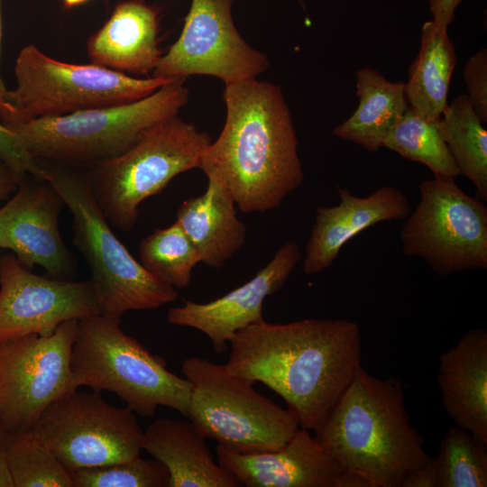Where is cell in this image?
<instances>
[{"mask_svg":"<svg viewBox=\"0 0 487 487\" xmlns=\"http://www.w3.org/2000/svg\"><path fill=\"white\" fill-rule=\"evenodd\" d=\"M336 487H371L369 482L354 473L343 472Z\"/></svg>","mask_w":487,"mask_h":487,"instance_id":"cell-36","label":"cell"},{"mask_svg":"<svg viewBox=\"0 0 487 487\" xmlns=\"http://www.w3.org/2000/svg\"><path fill=\"white\" fill-rule=\"evenodd\" d=\"M0 158L13 171L18 185L29 177L44 179L40 161L29 152L18 134L1 122Z\"/></svg>","mask_w":487,"mask_h":487,"instance_id":"cell-31","label":"cell"},{"mask_svg":"<svg viewBox=\"0 0 487 487\" xmlns=\"http://www.w3.org/2000/svg\"><path fill=\"white\" fill-rule=\"evenodd\" d=\"M184 81L167 84L133 102L38 117L8 127L37 160L89 167L122 154L151 125L177 115L188 101Z\"/></svg>","mask_w":487,"mask_h":487,"instance_id":"cell-6","label":"cell"},{"mask_svg":"<svg viewBox=\"0 0 487 487\" xmlns=\"http://www.w3.org/2000/svg\"><path fill=\"white\" fill-rule=\"evenodd\" d=\"M211 142L208 133L177 115L144 130L122 154L89 166L93 193L110 225L130 231L140 204L163 190L177 175L200 168Z\"/></svg>","mask_w":487,"mask_h":487,"instance_id":"cell-7","label":"cell"},{"mask_svg":"<svg viewBox=\"0 0 487 487\" xmlns=\"http://www.w3.org/2000/svg\"><path fill=\"white\" fill-rule=\"evenodd\" d=\"M31 431L70 472L132 459L143 446L134 412L94 391L76 390L56 400Z\"/></svg>","mask_w":487,"mask_h":487,"instance_id":"cell-11","label":"cell"},{"mask_svg":"<svg viewBox=\"0 0 487 487\" xmlns=\"http://www.w3.org/2000/svg\"><path fill=\"white\" fill-rule=\"evenodd\" d=\"M217 461L247 487H336L343 470L308 429L279 449L242 453L218 445Z\"/></svg>","mask_w":487,"mask_h":487,"instance_id":"cell-17","label":"cell"},{"mask_svg":"<svg viewBox=\"0 0 487 487\" xmlns=\"http://www.w3.org/2000/svg\"><path fill=\"white\" fill-rule=\"evenodd\" d=\"M442 406L455 426L487 444V332L468 330L441 354Z\"/></svg>","mask_w":487,"mask_h":487,"instance_id":"cell-19","label":"cell"},{"mask_svg":"<svg viewBox=\"0 0 487 487\" xmlns=\"http://www.w3.org/2000/svg\"><path fill=\"white\" fill-rule=\"evenodd\" d=\"M14 75L16 87L4 93L15 111L14 124L133 102L179 80L133 77L93 63H67L48 56L34 44L19 52Z\"/></svg>","mask_w":487,"mask_h":487,"instance_id":"cell-9","label":"cell"},{"mask_svg":"<svg viewBox=\"0 0 487 487\" xmlns=\"http://www.w3.org/2000/svg\"><path fill=\"white\" fill-rule=\"evenodd\" d=\"M419 201L400 231L406 256L422 258L440 276L487 268V207L454 178L418 185Z\"/></svg>","mask_w":487,"mask_h":487,"instance_id":"cell-10","label":"cell"},{"mask_svg":"<svg viewBox=\"0 0 487 487\" xmlns=\"http://www.w3.org/2000/svg\"><path fill=\"white\" fill-rule=\"evenodd\" d=\"M40 163L44 179L72 214L74 244L89 269L100 314L121 319L126 311L153 309L176 300V289L152 276L114 234L87 171L58 162Z\"/></svg>","mask_w":487,"mask_h":487,"instance_id":"cell-4","label":"cell"},{"mask_svg":"<svg viewBox=\"0 0 487 487\" xmlns=\"http://www.w3.org/2000/svg\"><path fill=\"white\" fill-rule=\"evenodd\" d=\"M62 206L48 180L27 179L0 208V248L30 270L39 265L50 277L68 280L73 265L59 228Z\"/></svg>","mask_w":487,"mask_h":487,"instance_id":"cell-15","label":"cell"},{"mask_svg":"<svg viewBox=\"0 0 487 487\" xmlns=\"http://www.w3.org/2000/svg\"><path fill=\"white\" fill-rule=\"evenodd\" d=\"M74 487H169L170 473L156 459L129 460L71 471Z\"/></svg>","mask_w":487,"mask_h":487,"instance_id":"cell-30","label":"cell"},{"mask_svg":"<svg viewBox=\"0 0 487 487\" xmlns=\"http://www.w3.org/2000/svg\"><path fill=\"white\" fill-rule=\"evenodd\" d=\"M336 206L318 207L305 249L303 270L313 275L329 268L342 247L363 230L384 221L405 219L410 213L406 195L385 185L367 197L353 195L348 188L337 190Z\"/></svg>","mask_w":487,"mask_h":487,"instance_id":"cell-18","label":"cell"},{"mask_svg":"<svg viewBox=\"0 0 487 487\" xmlns=\"http://www.w3.org/2000/svg\"><path fill=\"white\" fill-rule=\"evenodd\" d=\"M438 121H428L409 106L385 137L383 147L426 165L435 177L455 179L460 173Z\"/></svg>","mask_w":487,"mask_h":487,"instance_id":"cell-26","label":"cell"},{"mask_svg":"<svg viewBox=\"0 0 487 487\" xmlns=\"http://www.w3.org/2000/svg\"><path fill=\"white\" fill-rule=\"evenodd\" d=\"M314 431L343 472L361 475L371 487H401L431 458L409 422L400 381L374 377L362 365Z\"/></svg>","mask_w":487,"mask_h":487,"instance_id":"cell-3","label":"cell"},{"mask_svg":"<svg viewBox=\"0 0 487 487\" xmlns=\"http://www.w3.org/2000/svg\"><path fill=\"white\" fill-rule=\"evenodd\" d=\"M436 487H486L487 444L457 426L440 443Z\"/></svg>","mask_w":487,"mask_h":487,"instance_id":"cell-29","label":"cell"},{"mask_svg":"<svg viewBox=\"0 0 487 487\" xmlns=\"http://www.w3.org/2000/svg\"><path fill=\"white\" fill-rule=\"evenodd\" d=\"M457 57L447 27L434 21L422 26L418 54L405 83L408 103L428 121H438L447 106Z\"/></svg>","mask_w":487,"mask_h":487,"instance_id":"cell-24","label":"cell"},{"mask_svg":"<svg viewBox=\"0 0 487 487\" xmlns=\"http://www.w3.org/2000/svg\"><path fill=\"white\" fill-rule=\"evenodd\" d=\"M206 439L187 418H161L143 431L142 449L167 468L169 487L242 486L215 462Z\"/></svg>","mask_w":487,"mask_h":487,"instance_id":"cell-21","label":"cell"},{"mask_svg":"<svg viewBox=\"0 0 487 487\" xmlns=\"http://www.w3.org/2000/svg\"><path fill=\"white\" fill-rule=\"evenodd\" d=\"M0 444L14 487H74L71 472L31 430L5 432Z\"/></svg>","mask_w":487,"mask_h":487,"instance_id":"cell-27","label":"cell"},{"mask_svg":"<svg viewBox=\"0 0 487 487\" xmlns=\"http://www.w3.org/2000/svg\"><path fill=\"white\" fill-rule=\"evenodd\" d=\"M0 97L4 98V93L0 92Z\"/></svg>","mask_w":487,"mask_h":487,"instance_id":"cell-42","label":"cell"},{"mask_svg":"<svg viewBox=\"0 0 487 487\" xmlns=\"http://www.w3.org/2000/svg\"><path fill=\"white\" fill-rule=\"evenodd\" d=\"M464 80L467 98L482 123L487 122V50L482 48L464 65Z\"/></svg>","mask_w":487,"mask_h":487,"instance_id":"cell-32","label":"cell"},{"mask_svg":"<svg viewBox=\"0 0 487 487\" xmlns=\"http://www.w3.org/2000/svg\"><path fill=\"white\" fill-rule=\"evenodd\" d=\"M207 177V190L179 206L176 222L194 244L200 262L218 269L244 244L247 228L236 216L229 189L216 178Z\"/></svg>","mask_w":487,"mask_h":487,"instance_id":"cell-22","label":"cell"},{"mask_svg":"<svg viewBox=\"0 0 487 487\" xmlns=\"http://www.w3.org/2000/svg\"><path fill=\"white\" fill-rule=\"evenodd\" d=\"M355 75L357 108L333 133L375 152L409 106L405 83L391 82L369 67L359 69Z\"/></svg>","mask_w":487,"mask_h":487,"instance_id":"cell-23","label":"cell"},{"mask_svg":"<svg viewBox=\"0 0 487 487\" xmlns=\"http://www.w3.org/2000/svg\"><path fill=\"white\" fill-rule=\"evenodd\" d=\"M100 314L89 280L39 276L15 256L0 259V344L27 335H49L69 320Z\"/></svg>","mask_w":487,"mask_h":487,"instance_id":"cell-14","label":"cell"},{"mask_svg":"<svg viewBox=\"0 0 487 487\" xmlns=\"http://www.w3.org/2000/svg\"><path fill=\"white\" fill-rule=\"evenodd\" d=\"M300 259L297 242L288 240L250 280L207 303L184 301L169 310L168 321L201 331L210 339L214 352L224 354L239 330L264 319L265 299L284 285Z\"/></svg>","mask_w":487,"mask_h":487,"instance_id":"cell-16","label":"cell"},{"mask_svg":"<svg viewBox=\"0 0 487 487\" xmlns=\"http://www.w3.org/2000/svg\"><path fill=\"white\" fill-rule=\"evenodd\" d=\"M120 318L96 314L78 321L71 354L76 384L115 393L133 412L153 417L165 406L188 417L190 385L166 361L120 327Z\"/></svg>","mask_w":487,"mask_h":487,"instance_id":"cell-5","label":"cell"},{"mask_svg":"<svg viewBox=\"0 0 487 487\" xmlns=\"http://www.w3.org/2000/svg\"><path fill=\"white\" fill-rule=\"evenodd\" d=\"M5 430L3 429L1 424H0V441L2 440L4 435H5Z\"/></svg>","mask_w":487,"mask_h":487,"instance_id":"cell-41","label":"cell"},{"mask_svg":"<svg viewBox=\"0 0 487 487\" xmlns=\"http://www.w3.org/2000/svg\"><path fill=\"white\" fill-rule=\"evenodd\" d=\"M0 122L10 126L15 122V111L5 98L0 97Z\"/></svg>","mask_w":487,"mask_h":487,"instance_id":"cell-38","label":"cell"},{"mask_svg":"<svg viewBox=\"0 0 487 487\" xmlns=\"http://www.w3.org/2000/svg\"><path fill=\"white\" fill-rule=\"evenodd\" d=\"M142 265L156 279L174 289L187 288L198 253L181 226L156 229L139 246Z\"/></svg>","mask_w":487,"mask_h":487,"instance_id":"cell-28","label":"cell"},{"mask_svg":"<svg viewBox=\"0 0 487 487\" xmlns=\"http://www.w3.org/2000/svg\"><path fill=\"white\" fill-rule=\"evenodd\" d=\"M223 97L225 122L199 169L229 189L242 212L274 209L304 180L282 90L255 78L225 84Z\"/></svg>","mask_w":487,"mask_h":487,"instance_id":"cell-2","label":"cell"},{"mask_svg":"<svg viewBox=\"0 0 487 487\" xmlns=\"http://www.w3.org/2000/svg\"><path fill=\"white\" fill-rule=\"evenodd\" d=\"M88 0H62L64 5L68 8L74 7L86 3Z\"/></svg>","mask_w":487,"mask_h":487,"instance_id":"cell-39","label":"cell"},{"mask_svg":"<svg viewBox=\"0 0 487 487\" xmlns=\"http://www.w3.org/2000/svg\"><path fill=\"white\" fill-rule=\"evenodd\" d=\"M0 487H14L6 456L0 444Z\"/></svg>","mask_w":487,"mask_h":487,"instance_id":"cell-37","label":"cell"},{"mask_svg":"<svg viewBox=\"0 0 487 487\" xmlns=\"http://www.w3.org/2000/svg\"><path fill=\"white\" fill-rule=\"evenodd\" d=\"M1 3L2 0H0V51H1V37H2V23H1ZM6 90L5 84L0 77V92L5 93Z\"/></svg>","mask_w":487,"mask_h":487,"instance_id":"cell-40","label":"cell"},{"mask_svg":"<svg viewBox=\"0 0 487 487\" xmlns=\"http://www.w3.org/2000/svg\"><path fill=\"white\" fill-rule=\"evenodd\" d=\"M467 96L453 99L444 110L438 126L459 173L475 188V197L487 200V131Z\"/></svg>","mask_w":487,"mask_h":487,"instance_id":"cell-25","label":"cell"},{"mask_svg":"<svg viewBox=\"0 0 487 487\" xmlns=\"http://www.w3.org/2000/svg\"><path fill=\"white\" fill-rule=\"evenodd\" d=\"M18 182L13 171L0 158V201L6 200L18 188Z\"/></svg>","mask_w":487,"mask_h":487,"instance_id":"cell-35","label":"cell"},{"mask_svg":"<svg viewBox=\"0 0 487 487\" xmlns=\"http://www.w3.org/2000/svg\"><path fill=\"white\" fill-rule=\"evenodd\" d=\"M299 2L301 5H303V0H299Z\"/></svg>","mask_w":487,"mask_h":487,"instance_id":"cell-43","label":"cell"},{"mask_svg":"<svg viewBox=\"0 0 487 487\" xmlns=\"http://www.w3.org/2000/svg\"><path fill=\"white\" fill-rule=\"evenodd\" d=\"M157 10L143 0L118 4L109 19L87 41L93 64L136 76L152 73L161 51Z\"/></svg>","mask_w":487,"mask_h":487,"instance_id":"cell-20","label":"cell"},{"mask_svg":"<svg viewBox=\"0 0 487 487\" xmlns=\"http://www.w3.org/2000/svg\"><path fill=\"white\" fill-rule=\"evenodd\" d=\"M182 373L190 385L187 418L218 445L242 452L283 446L299 429L295 415L261 394L225 364L191 356Z\"/></svg>","mask_w":487,"mask_h":487,"instance_id":"cell-8","label":"cell"},{"mask_svg":"<svg viewBox=\"0 0 487 487\" xmlns=\"http://www.w3.org/2000/svg\"><path fill=\"white\" fill-rule=\"evenodd\" d=\"M78 320L51 334L0 344V424L5 432L31 430L44 409L78 389L71 370Z\"/></svg>","mask_w":487,"mask_h":487,"instance_id":"cell-12","label":"cell"},{"mask_svg":"<svg viewBox=\"0 0 487 487\" xmlns=\"http://www.w3.org/2000/svg\"><path fill=\"white\" fill-rule=\"evenodd\" d=\"M463 0H427L429 11L436 23L447 27L455 19V13Z\"/></svg>","mask_w":487,"mask_h":487,"instance_id":"cell-34","label":"cell"},{"mask_svg":"<svg viewBox=\"0 0 487 487\" xmlns=\"http://www.w3.org/2000/svg\"><path fill=\"white\" fill-rule=\"evenodd\" d=\"M438 463L436 456L421 467L411 472L402 482L401 487H436Z\"/></svg>","mask_w":487,"mask_h":487,"instance_id":"cell-33","label":"cell"},{"mask_svg":"<svg viewBox=\"0 0 487 487\" xmlns=\"http://www.w3.org/2000/svg\"><path fill=\"white\" fill-rule=\"evenodd\" d=\"M233 2L191 0L179 38L161 56L152 76H211L225 85L255 78L267 70L268 57L248 44L235 27Z\"/></svg>","mask_w":487,"mask_h":487,"instance_id":"cell-13","label":"cell"},{"mask_svg":"<svg viewBox=\"0 0 487 487\" xmlns=\"http://www.w3.org/2000/svg\"><path fill=\"white\" fill-rule=\"evenodd\" d=\"M225 363L234 375L280 396L299 427L315 430L361 365L362 335L347 319H265L239 330Z\"/></svg>","mask_w":487,"mask_h":487,"instance_id":"cell-1","label":"cell"}]
</instances>
